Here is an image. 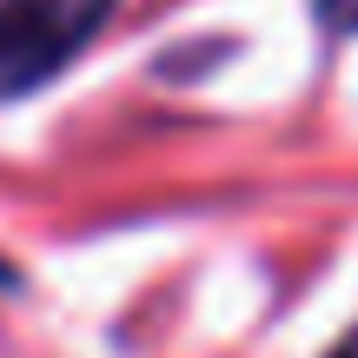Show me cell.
I'll list each match as a JSON object with an SVG mask.
<instances>
[{
    "instance_id": "obj_1",
    "label": "cell",
    "mask_w": 358,
    "mask_h": 358,
    "mask_svg": "<svg viewBox=\"0 0 358 358\" xmlns=\"http://www.w3.org/2000/svg\"><path fill=\"white\" fill-rule=\"evenodd\" d=\"M120 0H0V106L60 80Z\"/></svg>"
},
{
    "instance_id": "obj_2",
    "label": "cell",
    "mask_w": 358,
    "mask_h": 358,
    "mask_svg": "<svg viewBox=\"0 0 358 358\" xmlns=\"http://www.w3.org/2000/svg\"><path fill=\"white\" fill-rule=\"evenodd\" d=\"M312 20L325 34H358V0H312Z\"/></svg>"
},
{
    "instance_id": "obj_3",
    "label": "cell",
    "mask_w": 358,
    "mask_h": 358,
    "mask_svg": "<svg viewBox=\"0 0 358 358\" xmlns=\"http://www.w3.org/2000/svg\"><path fill=\"white\" fill-rule=\"evenodd\" d=\"M325 358H358V325H352V332H345V338H338V345H332V352H325Z\"/></svg>"
},
{
    "instance_id": "obj_4",
    "label": "cell",
    "mask_w": 358,
    "mask_h": 358,
    "mask_svg": "<svg viewBox=\"0 0 358 358\" xmlns=\"http://www.w3.org/2000/svg\"><path fill=\"white\" fill-rule=\"evenodd\" d=\"M0 285H13V266H0Z\"/></svg>"
}]
</instances>
